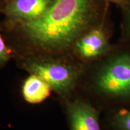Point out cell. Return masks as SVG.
Instances as JSON below:
<instances>
[{
    "label": "cell",
    "instance_id": "cell-1",
    "mask_svg": "<svg viewBox=\"0 0 130 130\" xmlns=\"http://www.w3.org/2000/svg\"><path fill=\"white\" fill-rule=\"evenodd\" d=\"M110 5L102 0H56L39 19L5 20L4 25L31 51L45 54L71 53L81 36L110 17Z\"/></svg>",
    "mask_w": 130,
    "mask_h": 130
},
{
    "label": "cell",
    "instance_id": "cell-2",
    "mask_svg": "<svg viewBox=\"0 0 130 130\" xmlns=\"http://www.w3.org/2000/svg\"><path fill=\"white\" fill-rule=\"evenodd\" d=\"M89 87L108 112L130 108V46L119 40L108 54L95 61Z\"/></svg>",
    "mask_w": 130,
    "mask_h": 130
},
{
    "label": "cell",
    "instance_id": "cell-3",
    "mask_svg": "<svg viewBox=\"0 0 130 130\" xmlns=\"http://www.w3.org/2000/svg\"><path fill=\"white\" fill-rule=\"evenodd\" d=\"M22 65L27 72L38 76L51 90L61 95L71 93L75 89L84 70L81 63H65L43 57H31Z\"/></svg>",
    "mask_w": 130,
    "mask_h": 130
},
{
    "label": "cell",
    "instance_id": "cell-4",
    "mask_svg": "<svg viewBox=\"0 0 130 130\" xmlns=\"http://www.w3.org/2000/svg\"><path fill=\"white\" fill-rule=\"evenodd\" d=\"M112 30L109 17L81 36L73 45L71 53L84 66L99 60L113 48L115 43L110 42Z\"/></svg>",
    "mask_w": 130,
    "mask_h": 130
},
{
    "label": "cell",
    "instance_id": "cell-5",
    "mask_svg": "<svg viewBox=\"0 0 130 130\" xmlns=\"http://www.w3.org/2000/svg\"><path fill=\"white\" fill-rule=\"evenodd\" d=\"M56 0H9L0 9L6 21L28 22L39 19Z\"/></svg>",
    "mask_w": 130,
    "mask_h": 130
},
{
    "label": "cell",
    "instance_id": "cell-6",
    "mask_svg": "<svg viewBox=\"0 0 130 130\" xmlns=\"http://www.w3.org/2000/svg\"><path fill=\"white\" fill-rule=\"evenodd\" d=\"M67 110L71 130H101L100 111L87 100L75 99Z\"/></svg>",
    "mask_w": 130,
    "mask_h": 130
},
{
    "label": "cell",
    "instance_id": "cell-7",
    "mask_svg": "<svg viewBox=\"0 0 130 130\" xmlns=\"http://www.w3.org/2000/svg\"><path fill=\"white\" fill-rule=\"evenodd\" d=\"M51 87L38 76L31 74L24 82L22 92L24 100L28 103L38 104L48 98Z\"/></svg>",
    "mask_w": 130,
    "mask_h": 130
},
{
    "label": "cell",
    "instance_id": "cell-8",
    "mask_svg": "<svg viewBox=\"0 0 130 130\" xmlns=\"http://www.w3.org/2000/svg\"><path fill=\"white\" fill-rule=\"evenodd\" d=\"M106 122L109 130H130V108L109 112Z\"/></svg>",
    "mask_w": 130,
    "mask_h": 130
},
{
    "label": "cell",
    "instance_id": "cell-9",
    "mask_svg": "<svg viewBox=\"0 0 130 130\" xmlns=\"http://www.w3.org/2000/svg\"><path fill=\"white\" fill-rule=\"evenodd\" d=\"M121 9L122 21L121 37L119 40L130 46V1Z\"/></svg>",
    "mask_w": 130,
    "mask_h": 130
},
{
    "label": "cell",
    "instance_id": "cell-10",
    "mask_svg": "<svg viewBox=\"0 0 130 130\" xmlns=\"http://www.w3.org/2000/svg\"><path fill=\"white\" fill-rule=\"evenodd\" d=\"M12 51L6 45L2 36L0 28V67H2L10 60Z\"/></svg>",
    "mask_w": 130,
    "mask_h": 130
},
{
    "label": "cell",
    "instance_id": "cell-11",
    "mask_svg": "<svg viewBox=\"0 0 130 130\" xmlns=\"http://www.w3.org/2000/svg\"><path fill=\"white\" fill-rule=\"evenodd\" d=\"M102 1L109 3L110 4H113L116 5L119 8H121L123 6H125L128 1L127 0H102Z\"/></svg>",
    "mask_w": 130,
    "mask_h": 130
},
{
    "label": "cell",
    "instance_id": "cell-12",
    "mask_svg": "<svg viewBox=\"0 0 130 130\" xmlns=\"http://www.w3.org/2000/svg\"><path fill=\"white\" fill-rule=\"evenodd\" d=\"M9 0H0V9L4 6V4Z\"/></svg>",
    "mask_w": 130,
    "mask_h": 130
},
{
    "label": "cell",
    "instance_id": "cell-13",
    "mask_svg": "<svg viewBox=\"0 0 130 130\" xmlns=\"http://www.w3.org/2000/svg\"><path fill=\"white\" fill-rule=\"evenodd\" d=\"M127 1H130V0H127Z\"/></svg>",
    "mask_w": 130,
    "mask_h": 130
}]
</instances>
